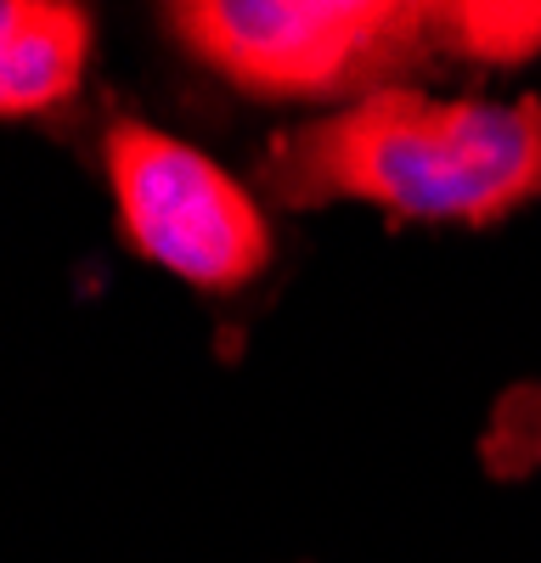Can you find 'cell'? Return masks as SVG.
<instances>
[{
  "label": "cell",
  "instance_id": "cell-1",
  "mask_svg": "<svg viewBox=\"0 0 541 563\" xmlns=\"http://www.w3.org/2000/svg\"><path fill=\"white\" fill-rule=\"evenodd\" d=\"M260 186L288 209L367 203L395 220L496 225L541 198V102L389 85L283 124L260 153Z\"/></svg>",
  "mask_w": 541,
  "mask_h": 563
},
{
  "label": "cell",
  "instance_id": "cell-2",
  "mask_svg": "<svg viewBox=\"0 0 541 563\" xmlns=\"http://www.w3.org/2000/svg\"><path fill=\"white\" fill-rule=\"evenodd\" d=\"M164 34L260 102H355L429 68V7L395 0H180Z\"/></svg>",
  "mask_w": 541,
  "mask_h": 563
},
{
  "label": "cell",
  "instance_id": "cell-3",
  "mask_svg": "<svg viewBox=\"0 0 541 563\" xmlns=\"http://www.w3.org/2000/svg\"><path fill=\"white\" fill-rule=\"evenodd\" d=\"M119 238L198 294H238L270 265V220L209 153L135 113L102 130Z\"/></svg>",
  "mask_w": 541,
  "mask_h": 563
},
{
  "label": "cell",
  "instance_id": "cell-4",
  "mask_svg": "<svg viewBox=\"0 0 541 563\" xmlns=\"http://www.w3.org/2000/svg\"><path fill=\"white\" fill-rule=\"evenodd\" d=\"M97 23L68 0H0V119H45L79 97Z\"/></svg>",
  "mask_w": 541,
  "mask_h": 563
},
{
  "label": "cell",
  "instance_id": "cell-5",
  "mask_svg": "<svg viewBox=\"0 0 541 563\" xmlns=\"http://www.w3.org/2000/svg\"><path fill=\"white\" fill-rule=\"evenodd\" d=\"M434 57L474 68H519L541 57V0H451L429 7Z\"/></svg>",
  "mask_w": 541,
  "mask_h": 563
},
{
  "label": "cell",
  "instance_id": "cell-6",
  "mask_svg": "<svg viewBox=\"0 0 541 563\" xmlns=\"http://www.w3.org/2000/svg\"><path fill=\"white\" fill-rule=\"evenodd\" d=\"M479 456L496 479H519L541 467V389H508L490 411V429L479 440Z\"/></svg>",
  "mask_w": 541,
  "mask_h": 563
}]
</instances>
